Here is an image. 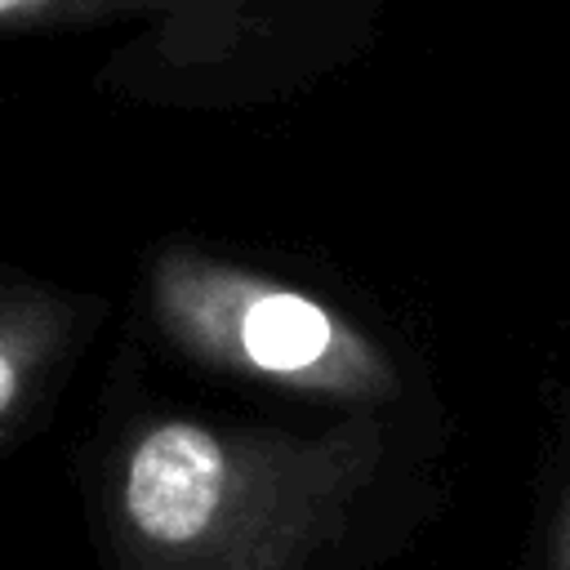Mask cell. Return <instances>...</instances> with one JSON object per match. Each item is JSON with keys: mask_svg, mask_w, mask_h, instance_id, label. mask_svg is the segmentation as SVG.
<instances>
[{"mask_svg": "<svg viewBox=\"0 0 570 570\" xmlns=\"http://www.w3.org/2000/svg\"><path fill=\"white\" fill-rule=\"evenodd\" d=\"M18 4H27V0H0V13H4V9H18Z\"/></svg>", "mask_w": 570, "mask_h": 570, "instance_id": "277c9868", "label": "cell"}, {"mask_svg": "<svg viewBox=\"0 0 570 570\" xmlns=\"http://www.w3.org/2000/svg\"><path fill=\"white\" fill-rule=\"evenodd\" d=\"M334 338L330 316L298 294L254 298L240 316V347L263 370H307Z\"/></svg>", "mask_w": 570, "mask_h": 570, "instance_id": "7a4b0ae2", "label": "cell"}, {"mask_svg": "<svg viewBox=\"0 0 570 570\" xmlns=\"http://www.w3.org/2000/svg\"><path fill=\"white\" fill-rule=\"evenodd\" d=\"M13 392H18V370H13V361H9V352L0 347V410L13 401Z\"/></svg>", "mask_w": 570, "mask_h": 570, "instance_id": "3957f363", "label": "cell"}, {"mask_svg": "<svg viewBox=\"0 0 570 570\" xmlns=\"http://www.w3.org/2000/svg\"><path fill=\"white\" fill-rule=\"evenodd\" d=\"M227 494V459L196 423L156 428L129 463L125 512L156 543H191L214 525Z\"/></svg>", "mask_w": 570, "mask_h": 570, "instance_id": "6da1fadb", "label": "cell"}]
</instances>
